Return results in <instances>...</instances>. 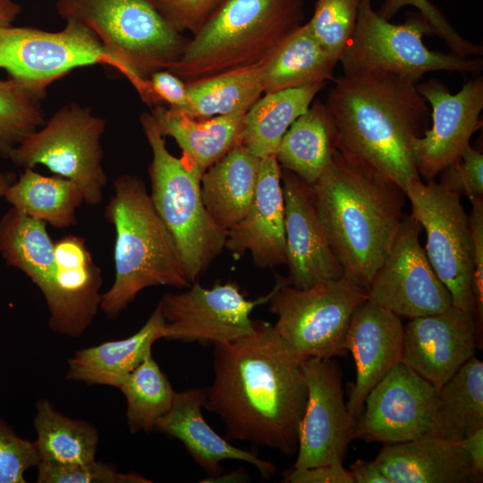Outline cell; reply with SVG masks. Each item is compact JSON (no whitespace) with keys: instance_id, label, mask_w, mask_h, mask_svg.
<instances>
[{"instance_id":"6da1fadb","label":"cell","mask_w":483,"mask_h":483,"mask_svg":"<svg viewBox=\"0 0 483 483\" xmlns=\"http://www.w3.org/2000/svg\"><path fill=\"white\" fill-rule=\"evenodd\" d=\"M304 359L259 320L250 335L214 345V379L204 388V407L221 419L226 440L297 453L308 399Z\"/></svg>"},{"instance_id":"7a4b0ae2","label":"cell","mask_w":483,"mask_h":483,"mask_svg":"<svg viewBox=\"0 0 483 483\" xmlns=\"http://www.w3.org/2000/svg\"><path fill=\"white\" fill-rule=\"evenodd\" d=\"M326 102L336 150L353 166L392 182L406 193L421 180L413 144L430 116L416 84L392 73H343Z\"/></svg>"},{"instance_id":"3957f363","label":"cell","mask_w":483,"mask_h":483,"mask_svg":"<svg viewBox=\"0 0 483 483\" xmlns=\"http://www.w3.org/2000/svg\"><path fill=\"white\" fill-rule=\"evenodd\" d=\"M317 214L343 274L368 291L403 220L405 193L336 150L311 185Z\"/></svg>"},{"instance_id":"277c9868","label":"cell","mask_w":483,"mask_h":483,"mask_svg":"<svg viewBox=\"0 0 483 483\" xmlns=\"http://www.w3.org/2000/svg\"><path fill=\"white\" fill-rule=\"evenodd\" d=\"M106 217L114 226L115 278L102 294L100 309L116 318L137 294L151 286H190L176 243L157 214L144 182L116 178Z\"/></svg>"},{"instance_id":"5b68a950","label":"cell","mask_w":483,"mask_h":483,"mask_svg":"<svg viewBox=\"0 0 483 483\" xmlns=\"http://www.w3.org/2000/svg\"><path fill=\"white\" fill-rule=\"evenodd\" d=\"M303 17L302 0H224L168 71L188 83L262 64Z\"/></svg>"},{"instance_id":"8992f818","label":"cell","mask_w":483,"mask_h":483,"mask_svg":"<svg viewBox=\"0 0 483 483\" xmlns=\"http://www.w3.org/2000/svg\"><path fill=\"white\" fill-rule=\"evenodd\" d=\"M56 11L63 19H76L96 34L111 65L129 80L142 100L150 74L168 70L188 41L151 0H56Z\"/></svg>"},{"instance_id":"52a82bcc","label":"cell","mask_w":483,"mask_h":483,"mask_svg":"<svg viewBox=\"0 0 483 483\" xmlns=\"http://www.w3.org/2000/svg\"><path fill=\"white\" fill-rule=\"evenodd\" d=\"M140 123L152 151L148 166L152 203L173 235L185 275L192 284L225 249L226 232L208 214L201 194L202 173L172 155L151 114Z\"/></svg>"},{"instance_id":"ba28073f","label":"cell","mask_w":483,"mask_h":483,"mask_svg":"<svg viewBox=\"0 0 483 483\" xmlns=\"http://www.w3.org/2000/svg\"><path fill=\"white\" fill-rule=\"evenodd\" d=\"M425 35H433V30L420 14L395 24L377 13L371 0H360L354 34L339 63L343 73L387 72L414 84L428 72L478 73L482 70L479 56L429 50L423 42Z\"/></svg>"},{"instance_id":"9c48e42d","label":"cell","mask_w":483,"mask_h":483,"mask_svg":"<svg viewBox=\"0 0 483 483\" xmlns=\"http://www.w3.org/2000/svg\"><path fill=\"white\" fill-rule=\"evenodd\" d=\"M368 300L367 291L343 275L299 289L276 277L268 300L281 337L303 358L343 356L354 310Z\"/></svg>"},{"instance_id":"30bf717a","label":"cell","mask_w":483,"mask_h":483,"mask_svg":"<svg viewBox=\"0 0 483 483\" xmlns=\"http://www.w3.org/2000/svg\"><path fill=\"white\" fill-rule=\"evenodd\" d=\"M104 118L78 104L57 110L39 130L27 136L7 155L23 168L47 166L55 174L74 182L81 190L84 202L99 204L107 177L102 166L101 136Z\"/></svg>"},{"instance_id":"8fae6325","label":"cell","mask_w":483,"mask_h":483,"mask_svg":"<svg viewBox=\"0 0 483 483\" xmlns=\"http://www.w3.org/2000/svg\"><path fill=\"white\" fill-rule=\"evenodd\" d=\"M405 195L411 216L426 232L428 259L453 305L474 312L472 242L461 197L433 180L414 182Z\"/></svg>"},{"instance_id":"7c38bea8","label":"cell","mask_w":483,"mask_h":483,"mask_svg":"<svg viewBox=\"0 0 483 483\" xmlns=\"http://www.w3.org/2000/svg\"><path fill=\"white\" fill-rule=\"evenodd\" d=\"M59 31L0 27V69L30 87L43 88L72 70L111 61L96 34L76 19Z\"/></svg>"},{"instance_id":"4fadbf2b","label":"cell","mask_w":483,"mask_h":483,"mask_svg":"<svg viewBox=\"0 0 483 483\" xmlns=\"http://www.w3.org/2000/svg\"><path fill=\"white\" fill-rule=\"evenodd\" d=\"M264 297L248 300L235 283L216 284L211 288L197 281L181 292L165 293L159 303L166 327L165 339L215 345L250 335L255 307L267 303Z\"/></svg>"},{"instance_id":"5bb4252c","label":"cell","mask_w":483,"mask_h":483,"mask_svg":"<svg viewBox=\"0 0 483 483\" xmlns=\"http://www.w3.org/2000/svg\"><path fill=\"white\" fill-rule=\"evenodd\" d=\"M421 229L411 215L402 220L367 291L369 301L399 317L432 315L453 305L419 242Z\"/></svg>"},{"instance_id":"9a60e30c","label":"cell","mask_w":483,"mask_h":483,"mask_svg":"<svg viewBox=\"0 0 483 483\" xmlns=\"http://www.w3.org/2000/svg\"><path fill=\"white\" fill-rule=\"evenodd\" d=\"M437 391L399 362L368 394L352 439L387 445L413 440L429 433Z\"/></svg>"},{"instance_id":"2e32d148","label":"cell","mask_w":483,"mask_h":483,"mask_svg":"<svg viewBox=\"0 0 483 483\" xmlns=\"http://www.w3.org/2000/svg\"><path fill=\"white\" fill-rule=\"evenodd\" d=\"M302 368L308 399L292 468L343 462L356 419L343 399L341 369L333 358H305Z\"/></svg>"},{"instance_id":"e0dca14e","label":"cell","mask_w":483,"mask_h":483,"mask_svg":"<svg viewBox=\"0 0 483 483\" xmlns=\"http://www.w3.org/2000/svg\"><path fill=\"white\" fill-rule=\"evenodd\" d=\"M416 87L431 107L432 124L415 140L413 151L419 176L430 181L461 157L481 127L483 78L468 80L455 94L437 80Z\"/></svg>"},{"instance_id":"ac0fdd59","label":"cell","mask_w":483,"mask_h":483,"mask_svg":"<svg viewBox=\"0 0 483 483\" xmlns=\"http://www.w3.org/2000/svg\"><path fill=\"white\" fill-rule=\"evenodd\" d=\"M479 341L474 312L452 305L411 318L403 326L401 361L438 390L474 355Z\"/></svg>"},{"instance_id":"d6986e66","label":"cell","mask_w":483,"mask_h":483,"mask_svg":"<svg viewBox=\"0 0 483 483\" xmlns=\"http://www.w3.org/2000/svg\"><path fill=\"white\" fill-rule=\"evenodd\" d=\"M288 284L305 289L344 275L315 208L311 185L282 168Z\"/></svg>"},{"instance_id":"ffe728a7","label":"cell","mask_w":483,"mask_h":483,"mask_svg":"<svg viewBox=\"0 0 483 483\" xmlns=\"http://www.w3.org/2000/svg\"><path fill=\"white\" fill-rule=\"evenodd\" d=\"M55 288L46 301L49 326L58 334L79 337L100 309L101 271L82 237L68 234L55 242Z\"/></svg>"},{"instance_id":"44dd1931","label":"cell","mask_w":483,"mask_h":483,"mask_svg":"<svg viewBox=\"0 0 483 483\" xmlns=\"http://www.w3.org/2000/svg\"><path fill=\"white\" fill-rule=\"evenodd\" d=\"M403 325L399 316L369 300L354 310L346 349L352 354L356 380L346 402L352 416H360L369 391L402 360Z\"/></svg>"},{"instance_id":"7402d4cb","label":"cell","mask_w":483,"mask_h":483,"mask_svg":"<svg viewBox=\"0 0 483 483\" xmlns=\"http://www.w3.org/2000/svg\"><path fill=\"white\" fill-rule=\"evenodd\" d=\"M225 248L236 256L249 251L260 268L286 265L282 168L275 155L260 158L253 202L226 231Z\"/></svg>"},{"instance_id":"603a6c76","label":"cell","mask_w":483,"mask_h":483,"mask_svg":"<svg viewBox=\"0 0 483 483\" xmlns=\"http://www.w3.org/2000/svg\"><path fill=\"white\" fill-rule=\"evenodd\" d=\"M205 400L204 388L176 393L172 407L157 419L154 430L179 440L208 478L223 473L220 462L225 460L249 462L258 470L262 478L271 477L276 470L274 463L231 445L209 427L201 411Z\"/></svg>"},{"instance_id":"cb8c5ba5","label":"cell","mask_w":483,"mask_h":483,"mask_svg":"<svg viewBox=\"0 0 483 483\" xmlns=\"http://www.w3.org/2000/svg\"><path fill=\"white\" fill-rule=\"evenodd\" d=\"M375 462L391 483L481 482L459 443L428 433L413 440L387 444Z\"/></svg>"},{"instance_id":"d4e9b609","label":"cell","mask_w":483,"mask_h":483,"mask_svg":"<svg viewBox=\"0 0 483 483\" xmlns=\"http://www.w3.org/2000/svg\"><path fill=\"white\" fill-rule=\"evenodd\" d=\"M165 335V319L157 305L132 335L77 351L68 360L66 378L119 388L125 377L151 353L153 343Z\"/></svg>"},{"instance_id":"484cf974","label":"cell","mask_w":483,"mask_h":483,"mask_svg":"<svg viewBox=\"0 0 483 483\" xmlns=\"http://www.w3.org/2000/svg\"><path fill=\"white\" fill-rule=\"evenodd\" d=\"M150 114L161 134L180 147L184 165L202 174L242 141L245 114L197 119L163 105Z\"/></svg>"},{"instance_id":"4316f807","label":"cell","mask_w":483,"mask_h":483,"mask_svg":"<svg viewBox=\"0 0 483 483\" xmlns=\"http://www.w3.org/2000/svg\"><path fill=\"white\" fill-rule=\"evenodd\" d=\"M260 158L238 144L201 176L205 207L224 231L248 213L256 193Z\"/></svg>"},{"instance_id":"83f0119b","label":"cell","mask_w":483,"mask_h":483,"mask_svg":"<svg viewBox=\"0 0 483 483\" xmlns=\"http://www.w3.org/2000/svg\"><path fill=\"white\" fill-rule=\"evenodd\" d=\"M0 254L7 265L23 272L45 301L53 293L56 262L55 242L46 223L11 208L0 220Z\"/></svg>"},{"instance_id":"f1b7e54d","label":"cell","mask_w":483,"mask_h":483,"mask_svg":"<svg viewBox=\"0 0 483 483\" xmlns=\"http://www.w3.org/2000/svg\"><path fill=\"white\" fill-rule=\"evenodd\" d=\"M336 152L335 129L326 105L316 101L289 127L275 154L281 168L314 184Z\"/></svg>"},{"instance_id":"f546056e","label":"cell","mask_w":483,"mask_h":483,"mask_svg":"<svg viewBox=\"0 0 483 483\" xmlns=\"http://www.w3.org/2000/svg\"><path fill=\"white\" fill-rule=\"evenodd\" d=\"M337 64L307 24H301L284 38L262 64L264 94L334 80Z\"/></svg>"},{"instance_id":"4dcf8cb0","label":"cell","mask_w":483,"mask_h":483,"mask_svg":"<svg viewBox=\"0 0 483 483\" xmlns=\"http://www.w3.org/2000/svg\"><path fill=\"white\" fill-rule=\"evenodd\" d=\"M326 85L319 82L263 94L243 116L241 144L258 158L275 155L286 131Z\"/></svg>"},{"instance_id":"1f68e13d","label":"cell","mask_w":483,"mask_h":483,"mask_svg":"<svg viewBox=\"0 0 483 483\" xmlns=\"http://www.w3.org/2000/svg\"><path fill=\"white\" fill-rule=\"evenodd\" d=\"M483 428V362L472 355L437 391L430 434L458 443Z\"/></svg>"},{"instance_id":"d6a6232c","label":"cell","mask_w":483,"mask_h":483,"mask_svg":"<svg viewBox=\"0 0 483 483\" xmlns=\"http://www.w3.org/2000/svg\"><path fill=\"white\" fill-rule=\"evenodd\" d=\"M4 199L21 214L59 229L76 225L77 208L84 202L74 182L57 174L46 176L33 168H24Z\"/></svg>"},{"instance_id":"836d02e7","label":"cell","mask_w":483,"mask_h":483,"mask_svg":"<svg viewBox=\"0 0 483 483\" xmlns=\"http://www.w3.org/2000/svg\"><path fill=\"white\" fill-rule=\"evenodd\" d=\"M34 428L39 462L82 464L96 460L97 429L86 421L60 413L48 400L38 401Z\"/></svg>"},{"instance_id":"e575fe53","label":"cell","mask_w":483,"mask_h":483,"mask_svg":"<svg viewBox=\"0 0 483 483\" xmlns=\"http://www.w3.org/2000/svg\"><path fill=\"white\" fill-rule=\"evenodd\" d=\"M262 64L231 70L186 83L191 102L189 116L208 119L245 114L264 94Z\"/></svg>"},{"instance_id":"d590c367","label":"cell","mask_w":483,"mask_h":483,"mask_svg":"<svg viewBox=\"0 0 483 483\" xmlns=\"http://www.w3.org/2000/svg\"><path fill=\"white\" fill-rule=\"evenodd\" d=\"M131 432L154 430L156 422L172 407L176 392L149 353L123 381Z\"/></svg>"},{"instance_id":"8d00e7d4","label":"cell","mask_w":483,"mask_h":483,"mask_svg":"<svg viewBox=\"0 0 483 483\" xmlns=\"http://www.w3.org/2000/svg\"><path fill=\"white\" fill-rule=\"evenodd\" d=\"M46 89L0 79V153H8L44 124Z\"/></svg>"},{"instance_id":"74e56055","label":"cell","mask_w":483,"mask_h":483,"mask_svg":"<svg viewBox=\"0 0 483 483\" xmlns=\"http://www.w3.org/2000/svg\"><path fill=\"white\" fill-rule=\"evenodd\" d=\"M360 0H317L306 23L321 47L337 62L352 38Z\"/></svg>"},{"instance_id":"f35d334b","label":"cell","mask_w":483,"mask_h":483,"mask_svg":"<svg viewBox=\"0 0 483 483\" xmlns=\"http://www.w3.org/2000/svg\"><path fill=\"white\" fill-rule=\"evenodd\" d=\"M38 483H148L135 472H119L107 463L96 460L82 464L38 462Z\"/></svg>"},{"instance_id":"ab89813d","label":"cell","mask_w":483,"mask_h":483,"mask_svg":"<svg viewBox=\"0 0 483 483\" xmlns=\"http://www.w3.org/2000/svg\"><path fill=\"white\" fill-rule=\"evenodd\" d=\"M411 5L419 11L428 21L433 35L438 36L451 49V52L462 57H478L483 54L481 45L475 44L462 36L452 26L444 14L428 0H386L378 13L390 21L400 9Z\"/></svg>"},{"instance_id":"60d3db41","label":"cell","mask_w":483,"mask_h":483,"mask_svg":"<svg viewBox=\"0 0 483 483\" xmlns=\"http://www.w3.org/2000/svg\"><path fill=\"white\" fill-rule=\"evenodd\" d=\"M38 462L34 442L21 437L0 419V483H25V472Z\"/></svg>"},{"instance_id":"b9f144b4","label":"cell","mask_w":483,"mask_h":483,"mask_svg":"<svg viewBox=\"0 0 483 483\" xmlns=\"http://www.w3.org/2000/svg\"><path fill=\"white\" fill-rule=\"evenodd\" d=\"M441 173L439 183L447 191L469 199L483 197V155L470 145Z\"/></svg>"},{"instance_id":"7bdbcfd3","label":"cell","mask_w":483,"mask_h":483,"mask_svg":"<svg viewBox=\"0 0 483 483\" xmlns=\"http://www.w3.org/2000/svg\"><path fill=\"white\" fill-rule=\"evenodd\" d=\"M177 32L196 34L224 0H151Z\"/></svg>"},{"instance_id":"ee69618b","label":"cell","mask_w":483,"mask_h":483,"mask_svg":"<svg viewBox=\"0 0 483 483\" xmlns=\"http://www.w3.org/2000/svg\"><path fill=\"white\" fill-rule=\"evenodd\" d=\"M143 101L153 107L165 103L170 109L187 115L191 111L186 82L168 70H159L150 74Z\"/></svg>"},{"instance_id":"f6af8a7d","label":"cell","mask_w":483,"mask_h":483,"mask_svg":"<svg viewBox=\"0 0 483 483\" xmlns=\"http://www.w3.org/2000/svg\"><path fill=\"white\" fill-rule=\"evenodd\" d=\"M471 210L469 225L473 251V298L474 314L478 331L481 332L483 320V197L470 199Z\"/></svg>"},{"instance_id":"bcb514c9","label":"cell","mask_w":483,"mask_h":483,"mask_svg":"<svg viewBox=\"0 0 483 483\" xmlns=\"http://www.w3.org/2000/svg\"><path fill=\"white\" fill-rule=\"evenodd\" d=\"M343 462H334L304 469H290L284 473V482L289 483H354Z\"/></svg>"},{"instance_id":"7dc6e473","label":"cell","mask_w":483,"mask_h":483,"mask_svg":"<svg viewBox=\"0 0 483 483\" xmlns=\"http://www.w3.org/2000/svg\"><path fill=\"white\" fill-rule=\"evenodd\" d=\"M465 452L474 473L483 474V428L458 442Z\"/></svg>"},{"instance_id":"c3c4849f","label":"cell","mask_w":483,"mask_h":483,"mask_svg":"<svg viewBox=\"0 0 483 483\" xmlns=\"http://www.w3.org/2000/svg\"><path fill=\"white\" fill-rule=\"evenodd\" d=\"M350 471L354 483H391L375 461L358 459L351 465Z\"/></svg>"},{"instance_id":"681fc988","label":"cell","mask_w":483,"mask_h":483,"mask_svg":"<svg viewBox=\"0 0 483 483\" xmlns=\"http://www.w3.org/2000/svg\"><path fill=\"white\" fill-rule=\"evenodd\" d=\"M245 473L242 470L232 471L228 474H220L217 477L208 478L207 482H230V481H242L245 479Z\"/></svg>"},{"instance_id":"f907efd6","label":"cell","mask_w":483,"mask_h":483,"mask_svg":"<svg viewBox=\"0 0 483 483\" xmlns=\"http://www.w3.org/2000/svg\"><path fill=\"white\" fill-rule=\"evenodd\" d=\"M21 12V7L13 0H0V13H4L13 20Z\"/></svg>"},{"instance_id":"816d5d0a","label":"cell","mask_w":483,"mask_h":483,"mask_svg":"<svg viewBox=\"0 0 483 483\" xmlns=\"http://www.w3.org/2000/svg\"><path fill=\"white\" fill-rule=\"evenodd\" d=\"M16 180L14 174L0 169V198H4L7 189Z\"/></svg>"},{"instance_id":"f5cc1de1","label":"cell","mask_w":483,"mask_h":483,"mask_svg":"<svg viewBox=\"0 0 483 483\" xmlns=\"http://www.w3.org/2000/svg\"><path fill=\"white\" fill-rule=\"evenodd\" d=\"M13 21L10 16L0 13V27L11 25Z\"/></svg>"}]
</instances>
